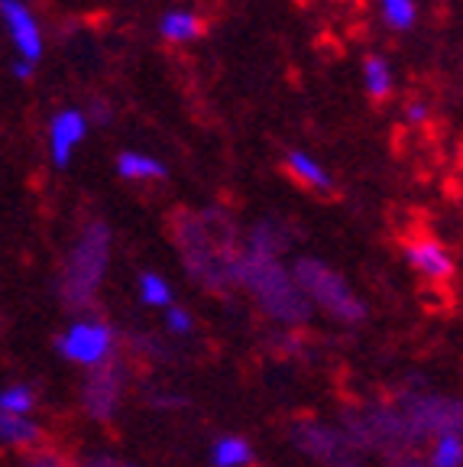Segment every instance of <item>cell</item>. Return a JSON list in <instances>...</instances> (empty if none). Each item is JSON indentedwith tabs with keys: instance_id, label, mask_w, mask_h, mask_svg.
Returning <instances> with one entry per match:
<instances>
[{
	"instance_id": "6da1fadb",
	"label": "cell",
	"mask_w": 463,
	"mask_h": 467,
	"mask_svg": "<svg viewBox=\"0 0 463 467\" xmlns=\"http://www.w3.org/2000/svg\"><path fill=\"white\" fill-rule=\"evenodd\" d=\"M110 348H114V335L108 325H98V321H75L72 328L58 337L62 358L85 367H98L101 360H108Z\"/></svg>"
},
{
	"instance_id": "7a4b0ae2",
	"label": "cell",
	"mask_w": 463,
	"mask_h": 467,
	"mask_svg": "<svg viewBox=\"0 0 463 467\" xmlns=\"http://www.w3.org/2000/svg\"><path fill=\"white\" fill-rule=\"evenodd\" d=\"M0 14H4V20H7L14 46L20 49V58L36 62V58L43 56V36H39L36 16L29 14V7L23 4V0H0Z\"/></svg>"
},
{
	"instance_id": "3957f363",
	"label": "cell",
	"mask_w": 463,
	"mask_h": 467,
	"mask_svg": "<svg viewBox=\"0 0 463 467\" xmlns=\"http://www.w3.org/2000/svg\"><path fill=\"white\" fill-rule=\"evenodd\" d=\"M87 133V117L81 110H62V114L52 117L49 127V153L52 162L58 169H66L68 160H72V150L85 140Z\"/></svg>"
},
{
	"instance_id": "277c9868",
	"label": "cell",
	"mask_w": 463,
	"mask_h": 467,
	"mask_svg": "<svg viewBox=\"0 0 463 467\" xmlns=\"http://www.w3.org/2000/svg\"><path fill=\"white\" fill-rule=\"evenodd\" d=\"M406 260L412 263L415 270H418L421 276H427V279H448L450 273H454L450 254L437 241H427V237L408 244V247H406Z\"/></svg>"
},
{
	"instance_id": "5b68a950",
	"label": "cell",
	"mask_w": 463,
	"mask_h": 467,
	"mask_svg": "<svg viewBox=\"0 0 463 467\" xmlns=\"http://www.w3.org/2000/svg\"><path fill=\"white\" fill-rule=\"evenodd\" d=\"M159 33L169 43H189V39H198L204 33V20L198 14H189V10H172V14L162 16Z\"/></svg>"
},
{
	"instance_id": "8992f818",
	"label": "cell",
	"mask_w": 463,
	"mask_h": 467,
	"mask_svg": "<svg viewBox=\"0 0 463 467\" xmlns=\"http://www.w3.org/2000/svg\"><path fill=\"white\" fill-rule=\"evenodd\" d=\"M117 172L123 179H162L166 175V166H162L156 156H146V153H123L117 160Z\"/></svg>"
},
{
	"instance_id": "52a82bcc",
	"label": "cell",
	"mask_w": 463,
	"mask_h": 467,
	"mask_svg": "<svg viewBox=\"0 0 463 467\" xmlns=\"http://www.w3.org/2000/svg\"><path fill=\"white\" fill-rule=\"evenodd\" d=\"M285 160H289V169L295 172V179H302V182H308L312 189H321V192L331 189V179H327V172L308 153H302V150H289V156H285Z\"/></svg>"
},
{
	"instance_id": "ba28073f",
	"label": "cell",
	"mask_w": 463,
	"mask_h": 467,
	"mask_svg": "<svg viewBox=\"0 0 463 467\" xmlns=\"http://www.w3.org/2000/svg\"><path fill=\"white\" fill-rule=\"evenodd\" d=\"M363 78H366V91L373 98H376V101L389 98V91H392V75H389V66H386V58L369 56L366 62H363Z\"/></svg>"
},
{
	"instance_id": "9c48e42d",
	"label": "cell",
	"mask_w": 463,
	"mask_h": 467,
	"mask_svg": "<svg viewBox=\"0 0 463 467\" xmlns=\"http://www.w3.org/2000/svg\"><path fill=\"white\" fill-rule=\"evenodd\" d=\"M211 458H214L218 467H243V464H250L253 451H250V445H246L243 438H221Z\"/></svg>"
},
{
	"instance_id": "30bf717a",
	"label": "cell",
	"mask_w": 463,
	"mask_h": 467,
	"mask_svg": "<svg viewBox=\"0 0 463 467\" xmlns=\"http://www.w3.org/2000/svg\"><path fill=\"white\" fill-rule=\"evenodd\" d=\"M139 299L152 308H166V306H172V289H169V283L162 276L146 273V276L139 279Z\"/></svg>"
},
{
	"instance_id": "8fae6325",
	"label": "cell",
	"mask_w": 463,
	"mask_h": 467,
	"mask_svg": "<svg viewBox=\"0 0 463 467\" xmlns=\"http://www.w3.org/2000/svg\"><path fill=\"white\" fill-rule=\"evenodd\" d=\"M0 435H4L7 445H16V441H33L39 435V429L29 416H4L0 419Z\"/></svg>"
},
{
	"instance_id": "7c38bea8",
	"label": "cell",
	"mask_w": 463,
	"mask_h": 467,
	"mask_svg": "<svg viewBox=\"0 0 463 467\" xmlns=\"http://www.w3.org/2000/svg\"><path fill=\"white\" fill-rule=\"evenodd\" d=\"M33 393L29 387H7L0 393V409H4V416H29L33 412Z\"/></svg>"
},
{
	"instance_id": "4fadbf2b",
	"label": "cell",
	"mask_w": 463,
	"mask_h": 467,
	"mask_svg": "<svg viewBox=\"0 0 463 467\" xmlns=\"http://www.w3.org/2000/svg\"><path fill=\"white\" fill-rule=\"evenodd\" d=\"M383 16L389 26L408 29L415 23V4L412 0H383Z\"/></svg>"
},
{
	"instance_id": "5bb4252c",
	"label": "cell",
	"mask_w": 463,
	"mask_h": 467,
	"mask_svg": "<svg viewBox=\"0 0 463 467\" xmlns=\"http://www.w3.org/2000/svg\"><path fill=\"white\" fill-rule=\"evenodd\" d=\"M463 461V445L460 438L454 435H444L435 448V467H460Z\"/></svg>"
},
{
	"instance_id": "9a60e30c",
	"label": "cell",
	"mask_w": 463,
	"mask_h": 467,
	"mask_svg": "<svg viewBox=\"0 0 463 467\" xmlns=\"http://www.w3.org/2000/svg\"><path fill=\"white\" fill-rule=\"evenodd\" d=\"M166 325L175 331V335H189L195 321H191V315L185 312V308H169V312H166Z\"/></svg>"
},
{
	"instance_id": "2e32d148",
	"label": "cell",
	"mask_w": 463,
	"mask_h": 467,
	"mask_svg": "<svg viewBox=\"0 0 463 467\" xmlns=\"http://www.w3.org/2000/svg\"><path fill=\"white\" fill-rule=\"evenodd\" d=\"M406 117L412 120V124H425V120H427V108L421 101H415V104H408V108H406Z\"/></svg>"
},
{
	"instance_id": "e0dca14e",
	"label": "cell",
	"mask_w": 463,
	"mask_h": 467,
	"mask_svg": "<svg viewBox=\"0 0 463 467\" xmlns=\"http://www.w3.org/2000/svg\"><path fill=\"white\" fill-rule=\"evenodd\" d=\"M14 75H16V78H29V75H33V62H26V58H16Z\"/></svg>"
},
{
	"instance_id": "ac0fdd59",
	"label": "cell",
	"mask_w": 463,
	"mask_h": 467,
	"mask_svg": "<svg viewBox=\"0 0 463 467\" xmlns=\"http://www.w3.org/2000/svg\"><path fill=\"white\" fill-rule=\"evenodd\" d=\"M91 114H95L101 124H108V120H110V110L104 108V104H95V108H91Z\"/></svg>"
},
{
	"instance_id": "d6986e66",
	"label": "cell",
	"mask_w": 463,
	"mask_h": 467,
	"mask_svg": "<svg viewBox=\"0 0 463 467\" xmlns=\"http://www.w3.org/2000/svg\"><path fill=\"white\" fill-rule=\"evenodd\" d=\"M26 467H56V464H52V461H46V458H36V461H29Z\"/></svg>"
}]
</instances>
